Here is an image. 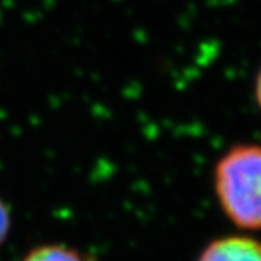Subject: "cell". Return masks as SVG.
Masks as SVG:
<instances>
[{
    "label": "cell",
    "instance_id": "obj_5",
    "mask_svg": "<svg viewBox=\"0 0 261 261\" xmlns=\"http://www.w3.org/2000/svg\"><path fill=\"white\" fill-rule=\"evenodd\" d=\"M253 94H255V102H256L258 108L261 110V66H259L258 72H256V77H255Z\"/></svg>",
    "mask_w": 261,
    "mask_h": 261
},
{
    "label": "cell",
    "instance_id": "obj_4",
    "mask_svg": "<svg viewBox=\"0 0 261 261\" xmlns=\"http://www.w3.org/2000/svg\"><path fill=\"white\" fill-rule=\"evenodd\" d=\"M10 225H11V218H10V211L4 200L0 199V244H4L7 240V236L10 233Z\"/></svg>",
    "mask_w": 261,
    "mask_h": 261
},
{
    "label": "cell",
    "instance_id": "obj_3",
    "mask_svg": "<svg viewBox=\"0 0 261 261\" xmlns=\"http://www.w3.org/2000/svg\"><path fill=\"white\" fill-rule=\"evenodd\" d=\"M22 261H88V259H85L77 250L70 247L49 244L30 250L29 255Z\"/></svg>",
    "mask_w": 261,
    "mask_h": 261
},
{
    "label": "cell",
    "instance_id": "obj_1",
    "mask_svg": "<svg viewBox=\"0 0 261 261\" xmlns=\"http://www.w3.org/2000/svg\"><path fill=\"white\" fill-rule=\"evenodd\" d=\"M215 189L233 224L261 230V146L236 144L228 149L216 163Z\"/></svg>",
    "mask_w": 261,
    "mask_h": 261
},
{
    "label": "cell",
    "instance_id": "obj_2",
    "mask_svg": "<svg viewBox=\"0 0 261 261\" xmlns=\"http://www.w3.org/2000/svg\"><path fill=\"white\" fill-rule=\"evenodd\" d=\"M199 261H261V243L247 236H228L213 241Z\"/></svg>",
    "mask_w": 261,
    "mask_h": 261
}]
</instances>
